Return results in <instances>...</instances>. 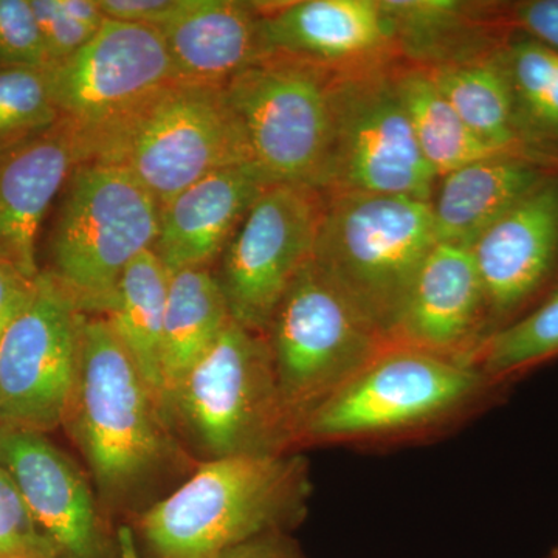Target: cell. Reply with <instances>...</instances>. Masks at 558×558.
<instances>
[{
	"label": "cell",
	"mask_w": 558,
	"mask_h": 558,
	"mask_svg": "<svg viewBox=\"0 0 558 558\" xmlns=\"http://www.w3.org/2000/svg\"><path fill=\"white\" fill-rule=\"evenodd\" d=\"M310 468L296 454L208 459L135 520L142 558H219L252 539L289 534L306 513Z\"/></svg>",
	"instance_id": "obj_1"
},
{
	"label": "cell",
	"mask_w": 558,
	"mask_h": 558,
	"mask_svg": "<svg viewBox=\"0 0 558 558\" xmlns=\"http://www.w3.org/2000/svg\"><path fill=\"white\" fill-rule=\"evenodd\" d=\"M62 427L101 497L124 506L185 461L174 428L101 315L81 328L78 369Z\"/></svg>",
	"instance_id": "obj_2"
},
{
	"label": "cell",
	"mask_w": 558,
	"mask_h": 558,
	"mask_svg": "<svg viewBox=\"0 0 558 558\" xmlns=\"http://www.w3.org/2000/svg\"><path fill=\"white\" fill-rule=\"evenodd\" d=\"M328 196L314 263L389 344L413 279L438 244L429 202L366 193Z\"/></svg>",
	"instance_id": "obj_3"
},
{
	"label": "cell",
	"mask_w": 558,
	"mask_h": 558,
	"mask_svg": "<svg viewBox=\"0 0 558 558\" xmlns=\"http://www.w3.org/2000/svg\"><path fill=\"white\" fill-rule=\"evenodd\" d=\"M168 416L205 461L284 453L295 442L269 341L233 318L175 389Z\"/></svg>",
	"instance_id": "obj_4"
},
{
	"label": "cell",
	"mask_w": 558,
	"mask_h": 558,
	"mask_svg": "<svg viewBox=\"0 0 558 558\" xmlns=\"http://www.w3.org/2000/svg\"><path fill=\"white\" fill-rule=\"evenodd\" d=\"M86 163L130 172L163 205L209 172L248 160L226 87L171 83L102 134Z\"/></svg>",
	"instance_id": "obj_5"
},
{
	"label": "cell",
	"mask_w": 558,
	"mask_h": 558,
	"mask_svg": "<svg viewBox=\"0 0 558 558\" xmlns=\"http://www.w3.org/2000/svg\"><path fill=\"white\" fill-rule=\"evenodd\" d=\"M159 219V202L130 172L80 165L51 231V277L84 314L105 315L124 270L154 247Z\"/></svg>",
	"instance_id": "obj_6"
},
{
	"label": "cell",
	"mask_w": 558,
	"mask_h": 558,
	"mask_svg": "<svg viewBox=\"0 0 558 558\" xmlns=\"http://www.w3.org/2000/svg\"><path fill=\"white\" fill-rule=\"evenodd\" d=\"M339 72L269 54L227 84L248 167L267 182L323 191L336 135Z\"/></svg>",
	"instance_id": "obj_7"
},
{
	"label": "cell",
	"mask_w": 558,
	"mask_h": 558,
	"mask_svg": "<svg viewBox=\"0 0 558 558\" xmlns=\"http://www.w3.org/2000/svg\"><path fill=\"white\" fill-rule=\"evenodd\" d=\"M264 336L295 442L307 417L389 347L314 259L289 286Z\"/></svg>",
	"instance_id": "obj_8"
},
{
	"label": "cell",
	"mask_w": 558,
	"mask_h": 558,
	"mask_svg": "<svg viewBox=\"0 0 558 558\" xmlns=\"http://www.w3.org/2000/svg\"><path fill=\"white\" fill-rule=\"evenodd\" d=\"M490 384L464 359L388 347L304 422L299 440L381 435L444 416Z\"/></svg>",
	"instance_id": "obj_9"
},
{
	"label": "cell",
	"mask_w": 558,
	"mask_h": 558,
	"mask_svg": "<svg viewBox=\"0 0 558 558\" xmlns=\"http://www.w3.org/2000/svg\"><path fill=\"white\" fill-rule=\"evenodd\" d=\"M438 175L413 134L384 64L340 70L336 86V135L323 191L432 201Z\"/></svg>",
	"instance_id": "obj_10"
},
{
	"label": "cell",
	"mask_w": 558,
	"mask_h": 558,
	"mask_svg": "<svg viewBox=\"0 0 558 558\" xmlns=\"http://www.w3.org/2000/svg\"><path fill=\"white\" fill-rule=\"evenodd\" d=\"M328 197L303 183H271L256 197L216 275L234 322L266 333L289 286L314 259Z\"/></svg>",
	"instance_id": "obj_11"
},
{
	"label": "cell",
	"mask_w": 558,
	"mask_h": 558,
	"mask_svg": "<svg viewBox=\"0 0 558 558\" xmlns=\"http://www.w3.org/2000/svg\"><path fill=\"white\" fill-rule=\"evenodd\" d=\"M86 317L50 271H40L32 300L0 339L2 427L44 435L61 427Z\"/></svg>",
	"instance_id": "obj_12"
},
{
	"label": "cell",
	"mask_w": 558,
	"mask_h": 558,
	"mask_svg": "<svg viewBox=\"0 0 558 558\" xmlns=\"http://www.w3.org/2000/svg\"><path fill=\"white\" fill-rule=\"evenodd\" d=\"M47 72L60 119L78 135L86 161L102 134L175 83L157 28L109 20L84 49Z\"/></svg>",
	"instance_id": "obj_13"
},
{
	"label": "cell",
	"mask_w": 558,
	"mask_h": 558,
	"mask_svg": "<svg viewBox=\"0 0 558 558\" xmlns=\"http://www.w3.org/2000/svg\"><path fill=\"white\" fill-rule=\"evenodd\" d=\"M0 464L60 558H124L89 481L44 433L0 427Z\"/></svg>",
	"instance_id": "obj_14"
},
{
	"label": "cell",
	"mask_w": 558,
	"mask_h": 558,
	"mask_svg": "<svg viewBox=\"0 0 558 558\" xmlns=\"http://www.w3.org/2000/svg\"><path fill=\"white\" fill-rule=\"evenodd\" d=\"M470 252L488 317L506 326L531 310L558 284V178L550 175L492 223Z\"/></svg>",
	"instance_id": "obj_15"
},
{
	"label": "cell",
	"mask_w": 558,
	"mask_h": 558,
	"mask_svg": "<svg viewBox=\"0 0 558 558\" xmlns=\"http://www.w3.org/2000/svg\"><path fill=\"white\" fill-rule=\"evenodd\" d=\"M259 9L267 54L352 70L384 64L396 49L380 0H300Z\"/></svg>",
	"instance_id": "obj_16"
},
{
	"label": "cell",
	"mask_w": 558,
	"mask_h": 558,
	"mask_svg": "<svg viewBox=\"0 0 558 558\" xmlns=\"http://www.w3.org/2000/svg\"><path fill=\"white\" fill-rule=\"evenodd\" d=\"M86 163L68 121L0 146V253L38 277L36 245L50 205Z\"/></svg>",
	"instance_id": "obj_17"
},
{
	"label": "cell",
	"mask_w": 558,
	"mask_h": 558,
	"mask_svg": "<svg viewBox=\"0 0 558 558\" xmlns=\"http://www.w3.org/2000/svg\"><path fill=\"white\" fill-rule=\"evenodd\" d=\"M486 317L483 282L470 247L438 242L413 279L389 344L469 362L470 341Z\"/></svg>",
	"instance_id": "obj_18"
},
{
	"label": "cell",
	"mask_w": 558,
	"mask_h": 558,
	"mask_svg": "<svg viewBox=\"0 0 558 558\" xmlns=\"http://www.w3.org/2000/svg\"><path fill=\"white\" fill-rule=\"evenodd\" d=\"M271 183L248 165L209 172L160 205L154 252L168 270L208 269Z\"/></svg>",
	"instance_id": "obj_19"
},
{
	"label": "cell",
	"mask_w": 558,
	"mask_h": 558,
	"mask_svg": "<svg viewBox=\"0 0 558 558\" xmlns=\"http://www.w3.org/2000/svg\"><path fill=\"white\" fill-rule=\"evenodd\" d=\"M259 3L186 0L160 28L175 83L226 87L250 65L269 57L260 32Z\"/></svg>",
	"instance_id": "obj_20"
},
{
	"label": "cell",
	"mask_w": 558,
	"mask_h": 558,
	"mask_svg": "<svg viewBox=\"0 0 558 558\" xmlns=\"http://www.w3.org/2000/svg\"><path fill=\"white\" fill-rule=\"evenodd\" d=\"M550 178L545 165L526 154H497L442 175L429 209L436 241L470 245Z\"/></svg>",
	"instance_id": "obj_21"
},
{
	"label": "cell",
	"mask_w": 558,
	"mask_h": 558,
	"mask_svg": "<svg viewBox=\"0 0 558 558\" xmlns=\"http://www.w3.org/2000/svg\"><path fill=\"white\" fill-rule=\"evenodd\" d=\"M230 322L229 304L216 275L209 269L172 271L161 339L167 416L175 389L218 341Z\"/></svg>",
	"instance_id": "obj_22"
},
{
	"label": "cell",
	"mask_w": 558,
	"mask_h": 558,
	"mask_svg": "<svg viewBox=\"0 0 558 558\" xmlns=\"http://www.w3.org/2000/svg\"><path fill=\"white\" fill-rule=\"evenodd\" d=\"M170 279L171 271L156 252L146 250L124 270L109 310L101 315L121 347L126 349L165 414L161 339Z\"/></svg>",
	"instance_id": "obj_23"
},
{
	"label": "cell",
	"mask_w": 558,
	"mask_h": 558,
	"mask_svg": "<svg viewBox=\"0 0 558 558\" xmlns=\"http://www.w3.org/2000/svg\"><path fill=\"white\" fill-rule=\"evenodd\" d=\"M427 70L459 119L481 142L499 153L527 156L517 131L515 102L505 49Z\"/></svg>",
	"instance_id": "obj_24"
},
{
	"label": "cell",
	"mask_w": 558,
	"mask_h": 558,
	"mask_svg": "<svg viewBox=\"0 0 558 558\" xmlns=\"http://www.w3.org/2000/svg\"><path fill=\"white\" fill-rule=\"evenodd\" d=\"M395 81L418 149L438 179L472 161L508 154L492 149L465 126L427 69L403 70Z\"/></svg>",
	"instance_id": "obj_25"
},
{
	"label": "cell",
	"mask_w": 558,
	"mask_h": 558,
	"mask_svg": "<svg viewBox=\"0 0 558 558\" xmlns=\"http://www.w3.org/2000/svg\"><path fill=\"white\" fill-rule=\"evenodd\" d=\"M380 3L392 25L395 47L407 57L432 62V68L484 57L470 47L481 33L475 32L470 3L457 0H380Z\"/></svg>",
	"instance_id": "obj_26"
},
{
	"label": "cell",
	"mask_w": 558,
	"mask_h": 558,
	"mask_svg": "<svg viewBox=\"0 0 558 558\" xmlns=\"http://www.w3.org/2000/svg\"><path fill=\"white\" fill-rule=\"evenodd\" d=\"M515 123L529 154L558 150V53L531 36L505 47Z\"/></svg>",
	"instance_id": "obj_27"
},
{
	"label": "cell",
	"mask_w": 558,
	"mask_h": 558,
	"mask_svg": "<svg viewBox=\"0 0 558 558\" xmlns=\"http://www.w3.org/2000/svg\"><path fill=\"white\" fill-rule=\"evenodd\" d=\"M556 357L558 284L523 315L488 333L469 362L490 384H499Z\"/></svg>",
	"instance_id": "obj_28"
},
{
	"label": "cell",
	"mask_w": 558,
	"mask_h": 558,
	"mask_svg": "<svg viewBox=\"0 0 558 558\" xmlns=\"http://www.w3.org/2000/svg\"><path fill=\"white\" fill-rule=\"evenodd\" d=\"M60 120L47 69H0V146Z\"/></svg>",
	"instance_id": "obj_29"
},
{
	"label": "cell",
	"mask_w": 558,
	"mask_h": 558,
	"mask_svg": "<svg viewBox=\"0 0 558 558\" xmlns=\"http://www.w3.org/2000/svg\"><path fill=\"white\" fill-rule=\"evenodd\" d=\"M38 21L49 69L70 60L87 46L106 20L98 0H31Z\"/></svg>",
	"instance_id": "obj_30"
},
{
	"label": "cell",
	"mask_w": 558,
	"mask_h": 558,
	"mask_svg": "<svg viewBox=\"0 0 558 558\" xmlns=\"http://www.w3.org/2000/svg\"><path fill=\"white\" fill-rule=\"evenodd\" d=\"M0 558H60L0 464Z\"/></svg>",
	"instance_id": "obj_31"
},
{
	"label": "cell",
	"mask_w": 558,
	"mask_h": 558,
	"mask_svg": "<svg viewBox=\"0 0 558 558\" xmlns=\"http://www.w3.org/2000/svg\"><path fill=\"white\" fill-rule=\"evenodd\" d=\"M0 69H49L31 0H0Z\"/></svg>",
	"instance_id": "obj_32"
},
{
	"label": "cell",
	"mask_w": 558,
	"mask_h": 558,
	"mask_svg": "<svg viewBox=\"0 0 558 558\" xmlns=\"http://www.w3.org/2000/svg\"><path fill=\"white\" fill-rule=\"evenodd\" d=\"M106 20L160 31L178 16L186 0H98Z\"/></svg>",
	"instance_id": "obj_33"
},
{
	"label": "cell",
	"mask_w": 558,
	"mask_h": 558,
	"mask_svg": "<svg viewBox=\"0 0 558 558\" xmlns=\"http://www.w3.org/2000/svg\"><path fill=\"white\" fill-rule=\"evenodd\" d=\"M38 277H31L13 260L0 255V339L32 300Z\"/></svg>",
	"instance_id": "obj_34"
},
{
	"label": "cell",
	"mask_w": 558,
	"mask_h": 558,
	"mask_svg": "<svg viewBox=\"0 0 558 558\" xmlns=\"http://www.w3.org/2000/svg\"><path fill=\"white\" fill-rule=\"evenodd\" d=\"M515 21L527 36L558 53V0H527L515 7Z\"/></svg>",
	"instance_id": "obj_35"
},
{
	"label": "cell",
	"mask_w": 558,
	"mask_h": 558,
	"mask_svg": "<svg viewBox=\"0 0 558 558\" xmlns=\"http://www.w3.org/2000/svg\"><path fill=\"white\" fill-rule=\"evenodd\" d=\"M219 558H304L289 534H270L252 539Z\"/></svg>",
	"instance_id": "obj_36"
},
{
	"label": "cell",
	"mask_w": 558,
	"mask_h": 558,
	"mask_svg": "<svg viewBox=\"0 0 558 558\" xmlns=\"http://www.w3.org/2000/svg\"><path fill=\"white\" fill-rule=\"evenodd\" d=\"M121 546H123L124 558H142L135 548L134 537L128 531H120Z\"/></svg>",
	"instance_id": "obj_37"
},
{
	"label": "cell",
	"mask_w": 558,
	"mask_h": 558,
	"mask_svg": "<svg viewBox=\"0 0 558 558\" xmlns=\"http://www.w3.org/2000/svg\"><path fill=\"white\" fill-rule=\"evenodd\" d=\"M548 558H558V545L556 546V548H553V550H550Z\"/></svg>",
	"instance_id": "obj_38"
},
{
	"label": "cell",
	"mask_w": 558,
	"mask_h": 558,
	"mask_svg": "<svg viewBox=\"0 0 558 558\" xmlns=\"http://www.w3.org/2000/svg\"><path fill=\"white\" fill-rule=\"evenodd\" d=\"M0 427H2V418H0Z\"/></svg>",
	"instance_id": "obj_39"
},
{
	"label": "cell",
	"mask_w": 558,
	"mask_h": 558,
	"mask_svg": "<svg viewBox=\"0 0 558 558\" xmlns=\"http://www.w3.org/2000/svg\"><path fill=\"white\" fill-rule=\"evenodd\" d=\"M0 255H2V253H0ZM3 256V255H2Z\"/></svg>",
	"instance_id": "obj_40"
}]
</instances>
